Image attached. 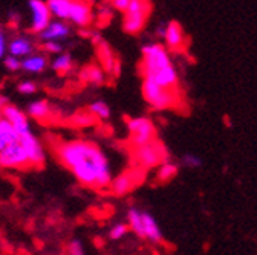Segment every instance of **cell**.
Listing matches in <instances>:
<instances>
[{"label": "cell", "instance_id": "1", "mask_svg": "<svg viewBox=\"0 0 257 255\" xmlns=\"http://www.w3.org/2000/svg\"><path fill=\"white\" fill-rule=\"evenodd\" d=\"M58 161L87 188H107L112 168L104 151L89 141H68L57 145Z\"/></svg>", "mask_w": 257, "mask_h": 255}, {"label": "cell", "instance_id": "2", "mask_svg": "<svg viewBox=\"0 0 257 255\" xmlns=\"http://www.w3.org/2000/svg\"><path fill=\"white\" fill-rule=\"evenodd\" d=\"M143 78L152 80L156 84L176 89L178 87V72L170 58L169 49L161 43H149L143 46V61H141Z\"/></svg>", "mask_w": 257, "mask_h": 255}, {"label": "cell", "instance_id": "3", "mask_svg": "<svg viewBox=\"0 0 257 255\" xmlns=\"http://www.w3.org/2000/svg\"><path fill=\"white\" fill-rule=\"evenodd\" d=\"M143 97L146 100V103L156 109V110H166V109H172L178 106L179 97L176 93V89H167L156 84L152 80L143 78Z\"/></svg>", "mask_w": 257, "mask_h": 255}, {"label": "cell", "instance_id": "4", "mask_svg": "<svg viewBox=\"0 0 257 255\" xmlns=\"http://www.w3.org/2000/svg\"><path fill=\"white\" fill-rule=\"evenodd\" d=\"M164 161H169V153L166 147L158 139L144 145L134 147V162L140 168L149 170V168L158 167Z\"/></svg>", "mask_w": 257, "mask_h": 255}, {"label": "cell", "instance_id": "5", "mask_svg": "<svg viewBox=\"0 0 257 255\" xmlns=\"http://www.w3.org/2000/svg\"><path fill=\"white\" fill-rule=\"evenodd\" d=\"M150 13V2L149 0H131L127 10L124 11L122 19V29L127 34H140L144 29Z\"/></svg>", "mask_w": 257, "mask_h": 255}, {"label": "cell", "instance_id": "6", "mask_svg": "<svg viewBox=\"0 0 257 255\" xmlns=\"http://www.w3.org/2000/svg\"><path fill=\"white\" fill-rule=\"evenodd\" d=\"M127 132L134 147L149 144L156 139V127L150 118L137 116L127 119Z\"/></svg>", "mask_w": 257, "mask_h": 255}, {"label": "cell", "instance_id": "7", "mask_svg": "<svg viewBox=\"0 0 257 255\" xmlns=\"http://www.w3.org/2000/svg\"><path fill=\"white\" fill-rule=\"evenodd\" d=\"M146 176V170L144 168H134V170H128L122 174H118L116 177H113L109 183V189L113 196H125L127 193L138 186Z\"/></svg>", "mask_w": 257, "mask_h": 255}, {"label": "cell", "instance_id": "8", "mask_svg": "<svg viewBox=\"0 0 257 255\" xmlns=\"http://www.w3.org/2000/svg\"><path fill=\"white\" fill-rule=\"evenodd\" d=\"M0 167L10 168V170H20V168L29 167L28 154L19 141L10 144L8 147H5L0 151Z\"/></svg>", "mask_w": 257, "mask_h": 255}, {"label": "cell", "instance_id": "9", "mask_svg": "<svg viewBox=\"0 0 257 255\" xmlns=\"http://www.w3.org/2000/svg\"><path fill=\"white\" fill-rule=\"evenodd\" d=\"M19 142L23 145L26 154H28V161H29V167H42L46 161V153L45 148L40 142V139L32 133L28 132L22 136H19Z\"/></svg>", "mask_w": 257, "mask_h": 255}, {"label": "cell", "instance_id": "10", "mask_svg": "<svg viewBox=\"0 0 257 255\" xmlns=\"http://www.w3.org/2000/svg\"><path fill=\"white\" fill-rule=\"evenodd\" d=\"M28 5L31 11V33L40 34L52 20L51 11L45 0H29Z\"/></svg>", "mask_w": 257, "mask_h": 255}, {"label": "cell", "instance_id": "11", "mask_svg": "<svg viewBox=\"0 0 257 255\" xmlns=\"http://www.w3.org/2000/svg\"><path fill=\"white\" fill-rule=\"evenodd\" d=\"M4 118L14 127V130L17 132L19 136L31 132V122H29L28 113L20 110L17 106H14L11 103H7L4 106Z\"/></svg>", "mask_w": 257, "mask_h": 255}, {"label": "cell", "instance_id": "12", "mask_svg": "<svg viewBox=\"0 0 257 255\" xmlns=\"http://www.w3.org/2000/svg\"><path fill=\"white\" fill-rule=\"evenodd\" d=\"M159 34L164 37L166 48L170 51H181L185 46V36L184 29L178 22H169L164 29H159Z\"/></svg>", "mask_w": 257, "mask_h": 255}, {"label": "cell", "instance_id": "13", "mask_svg": "<svg viewBox=\"0 0 257 255\" xmlns=\"http://www.w3.org/2000/svg\"><path fill=\"white\" fill-rule=\"evenodd\" d=\"M92 20H93V13L90 7L86 2H83V0H72L68 22H71L78 28H87L92 23Z\"/></svg>", "mask_w": 257, "mask_h": 255}, {"label": "cell", "instance_id": "14", "mask_svg": "<svg viewBox=\"0 0 257 255\" xmlns=\"http://www.w3.org/2000/svg\"><path fill=\"white\" fill-rule=\"evenodd\" d=\"M72 34V28L64 20H51V23L39 34L42 42L46 40H64Z\"/></svg>", "mask_w": 257, "mask_h": 255}, {"label": "cell", "instance_id": "15", "mask_svg": "<svg viewBox=\"0 0 257 255\" xmlns=\"http://www.w3.org/2000/svg\"><path fill=\"white\" fill-rule=\"evenodd\" d=\"M141 238H146L152 243H161L164 240L155 217L144 211H141Z\"/></svg>", "mask_w": 257, "mask_h": 255}, {"label": "cell", "instance_id": "16", "mask_svg": "<svg viewBox=\"0 0 257 255\" xmlns=\"http://www.w3.org/2000/svg\"><path fill=\"white\" fill-rule=\"evenodd\" d=\"M49 65V60L43 54H29L22 58V71L26 74H42Z\"/></svg>", "mask_w": 257, "mask_h": 255}, {"label": "cell", "instance_id": "17", "mask_svg": "<svg viewBox=\"0 0 257 255\" xmlns=\"http://www.w3.org/2000/svg\"><path fill=\"white\" fill-rule=\"evenodd\" d=\"M8 52L14 57L23 58L34 52V43L26 36H19L8 43Z\"/></svg>", "mask_w": 257, "mask_h": 255}, {"label": "cell", "instance_id": "18", "mask_svg": "<svg viewBox=\"0 0 257 255\" xmlns=\"http://www.w3.org/2000/svg\"><path fill=\"white\" fill-rule=\"evenodd\" d=\"M80 80L83 83H89V84H95V86H100L104 84L106 81V72L101 66H96V65H89L84 66L80 74H78Z\"/></svg>", "mask_w": 257, "mask_h": 255}, {"label": "cell", "instance_id": "19", "mask_svg": "<svg viewBox=\"0 0 257 255\" xmlns=\"http://www.w3.org/2000/svg\"><path fill=\"white\" fill-rule=\"evenodd\" d=\"M96 57H98V61H100L101 68L104 69V72L110 74L112 66H113L116 57H115L113 51L110 49L109 43H106L104 40L96 43Z\"/></svg>", "mask_w": 257, "mask_h": 255}, {"label": "cell", "instance_id": "20", "mask_svg": "<svg viewBox=\"0 0 257 255\" xmlns=\"http://www.w3.org/2000/svg\"><path fill=\"white\" fill-rule=\"evenodd\" d=\"M46 5L51 11V16L55 17L57 20H64L68 22L72 0H46Z\"/></svg>", "mask_w": 257, "mask_h": 255}, {"label": "cell", "instance_id": "21", "mask_svg": "<svg viewBox=\"0 0 257 255\" xmlns=\"http://www.w3.org/2000/svg\"><path fill=\"white\" fill-rule=\"evenodd\" d=\"M26 113L29 118H34L36 121H45L51 116V106L46 100H37L28 104Z\"/></svg>", "mask_w": 257, "mask_h": 255}, {"label": "cell", "instance_id": "22", "mask_svg": "<svg viewBox=\"0 0 257 255\" xmlns=\"http://www.w3.org/2000/svg\"><path fill=\"white\" fill-rule=\"evenodd\" d=\"M16 141H19L17 132L5 118H2L0 119V151Z\"/></svg>", "mask_w": 257, "mask_h": 255}, {"label": "cell", "instance_id": "23", "mask_svg": "<svg viewBox=\"0 0 257 255\" xmlns=\"http://www.w3.org/2000/svg\"><path fill=\"white\" fill-rule=\"evenodd\" d=\"M51 68L57 74L66 75L74 69V60L69 54H64V52L57 54V57L51 61Z\"/></svg>", "mask_w": 257, "mask_h": 255}, {"label": "cell", "instance_id": "24", "mask_svg": "<svg viewBox=\"0 0 257 255\" xmlns=\"http://www.w3.org/2000/svg\"><path fill=\"white\" fill-rule=\"evenodd\" d=\"M178 165L170 162V161H164L163 164H159L158 173H156V179L159 182H170L176 174H178Z\"/></svg>", "mask_w": 257, "mask_h": 255}, {"label": "cell", "instance_id": "25", "mask_svg": "<svg viewBox=\"0 0 257 255\" xmlns=\"http://www.w3.org/2000/svg\"><path fill=\"white\" fill-rule=\"evenodd\" d=\"M96 121L98 119H96L89 110H80V112L74 113L71 118V122L75 127H92V125H95Z\"/></svg>", "mask_w": 257, "mask_h": 255}, {"label": "cell", "instance_id": "26", "mask_svg": "<svg viewBox=\"0 0 257 255\" xmlns=\"http://www.w3.org/2000/svg\"><path fill=\"white\" fill-rule=\"evenodd\" d=\"M89 112L100 121H106L110 118L112 112H110V107L104 103V101H95L89 106Z\"/></svg>", "mask_w": 257, "mask_h": 255}, {"label": "cell", "instance_id": "27", "mask_svg": "<svg viewBox=\"0 0 257 255\" xmlns=\"http://www.w3.org/2000/svg\"><path fill=\"white\" fill-rule=\"evenodd\" d=\"M128 231V225L127 223H116L115 226H112L110 228V231H109V238L110 240H121Z\"/></svg>", "mask_w": 257, "mask_h": 255}, {"label": "cell", "instance_id": "28", "mask_svg": "<svg viewBox=\"0 0 257 255\" xmlns=\"http://www.w3.org/2000/svg\"><path fill=\"white\" fill-rule=\"evenodd\" d=\"M4 65H5V68H7L10 72H17V71L22 69V58L8 54V55L4 57Z\"/></svg>", "mask_w": 257, "mask_h": 255}, {"label": "cell", "instance_id": "29", "mask_svg": "<svg viewBox=\"0 0 257 255\" xmlns=\"http://www.w3.org/2000/svg\"><path fill=\"white\" fill-rule=\"evenodd\" d=\"M17 90L22 93V95H32L37 92V84L31 80H23L17 84Z\"/></svg>", "mask_w": 257, "mask_h": 255}, {"label": "cell", "instance_id": "30", "mask_svg": "<svg viewBox=\"0 0 257 255\" xmlns=\"http://www.w3.org/2000/svg\"><path fill=\"white\" fill-rule=\"evenodd\" d=\"M182 164L188 168H198V167H201L202 161H201V157H198L196 154L187 153L182 156Z\"/></svg>", "mask_w": 257, "mask_h": 255}, {"label": "cell", "instance_id": "31", "mask_svg": "<svg viewBox=\"0 0 257 255\" xmlns=\"http://www.w3.org/2000/svg\"><path fill=\"white\" fill-rule=\"evenodd\" d=\"M43 49L48 52V54H61L63 52V45L58 42V40H46L43 42Z\"/></svg>", "mask_w": 257, "mask_h": 255}, {"label": "cell", "instance_id": "32", "mask_svg": "<svg viewBox=\"0 0 257 255\" xmlns=\"http://www.w3.org/2000/svg\"><path fill=\"white\" fill-rule=\"evenodd\" d=\"M68 255H86L83 243L80 240H72L68 244Z\"/></svg>", "mask_w": 257, "mask_h": 255}, {"label": "cell", "instance_id": "33", "mask_svg": "<svg viewBox=\"0 0 257 255\" xmlns=\"http://www.w3.org/2000/svg\"><path fill=\"white\" fill-rule=\"evenodd\" d=\"M8 52V42H7V36L2 29H0V60H2Z\"/></svg>", "mask_w": 257, "mask_h": 255}, {"label": "cell", "instance_id": "34", "mask_svg": "<svg viewBox=\"0 0 257 255\" xmlns=\"http://www.w3.org/2000/svg\"><path fill=\"white\" fill-rule=\"evenodd\" d=\"M128 4H131V0H112V5L116 11L119 13H124L128 7Z\"/></svg>", "mask_w": 257, "mask_h": 255}, {"label": "cell", "instance_id": "35", "mask_svg": "<svg viewBox=\"0 0 257 255\" xmlns=\"http://www.w3.org/2000/svg\"><path fill=\"white\" fill-rule=\"evenodd\" d=\"M121 71H122V66H121V61L116 58L115 63H113V66H112V71H110V75L113 77H119L121 75Z\"/></svg>", "mask_w": 257, "mask_h": 255}, {"label": "cell", "instance_id": "36", "mask_svg": "<svg viewBox=\"0 0 257 255\" xmlns=\"http://www.w3.org/2000/svg\"><path fill=\"white\" fill-rule=\"evenodd\" d=\"M7 103H8V101H7L5 97H0V119L4 118V106H5Z\"/></svg>", "mask_w": 257, "mask_h": 255}]
</instances>
